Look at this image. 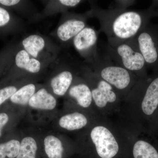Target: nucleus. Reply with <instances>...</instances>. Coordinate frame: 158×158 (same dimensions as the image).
Wrapping results in <instances>:
<instances>
[{"instance_id": "obj_16", "label": "nucleus", "mask_w": 158, "mask_h": 158, "mask_svg": "<svg viewBox=\"0 0 158 158\" xmlns=\"http://www.w3.org/2000/svg\"><path fill=\"white\" fill-rule=\"evenodd\" d=\"M44 149L49 158H62L63 148L59 138L53 135L47 136L44 140Z\"/></svg>"}, {"instance_id": "obj_7", "label": "nucleus", "mask_w": 158, "mask_h": 158, "mask_svg": "<svg viewBox=\"0 0 158 158\" xmlns=\"http://www.w3.org/2000/svg\"><path fill=\"white\" fill-rule=\"evenodd\" d=\"M98 33L95 29L86 27L74 38L72 44L86 62L96 58L99 54L97 49Z\"/></svg>"}, {"instance_id": "obj_15", "label": "nucleus", "mask_w": 158, "mask_h": 158, "mask_svg": "<svg viewBox=\"0 0 158 158\" xmlns=\"http://www.w3.org/2000/svg\"><path fill=\"white\" fill-rule=\"evenodd\" d=\"M132 158H158V152L148 142L140 140L133 146Z\"/></svg>"}, {"instance_id": "obj_22", "label": "nucleus", "mask_w": 158, "mask_h": 158, "mask_svg": "<svg viewBox=\"0 0 158 158\" xmlns=\"http://www.w3.org/2000/svg\"><path fill=\"white\" fill-rule=\"evenodd\" d=\"M9 120L8 115L6 113H0V137L2 135V130Z\"/></svg>"}, {"instance_id": "obj_1", "label": "nucleus", "mask_w": 158, "mask_h": 158, "mask_svg": "<svg viewBox=\"0 0 158 158\" xmlns=\"http://www.w3.org/2000/svg\"><path fill=\"white\" fill-rule=\"evenodd\" d=\"M90 5V10L85 13L88 18L98 20L100 31L106 34L107 39H132L149 23L151 18L156 15L152 7L143 11L116 7L104 9L93 2Z\"/></svg>"}, {"instance_id": "obj_20", "label": "nucleus", "mask_w": 158, "mask_h": 158, "mask_svg": "<svg viewBox=\"0 0 158 158\" xmlns=\"http://www.w3.org/2000/svg\"><path fill=\"white\" fill-rule=\"evenodd\" d=\"M17 88L15 86H11L0 89V106L16 92Z\"/></svg>"}, {"instance_id": "obj_18", "label": "nucleus", "mask_w": 158, "mask_h": 158, "mask_svg": "<svg viewBox=\"0 0 158 158\" xmlns=\"http://www.w3.org/2000/svg\"><path fill=\"white\" fill-rule=\"evenodd\" d=\"M37 146L34 138L27 137L22 140L16 158H36Z\"/></svg>"}, {"instance_id": "obj_19", "label": "nucleus", "mask_w": 158, "mask_h": 158, "mask_svg": "<svg viewBox=\"0 0 158 158\" xmlns=\"http://www.w3.org/2000/svg\"><path fill=\"white\" fill-rule=\"evenodd\" d=\"M20 143L16 140L0 144V158H16L19 152Z\"/></svg>"}, {"instance_id": "obj_12", "label": "nucleus", "mask_w": 158, "mask_h": 158, "mask_svg": "<svg viewBox=\"0 0 158 158\" xmlns=\"http://www.w3.org/2000/svg\"><path fill=\"white\" fill-rule=\"evenodd\" d=\"M29 106L35 109L52 110L56 106V98L45 88H41L34 93L28 103Z\"/></svg>"}, {"instance_id": "obj_3", "label": "nucleus", "mask_w": 158, "mask_h": 158, "mask_svg": "<svg viewBox=\"0 0 158 158\" xmlns=\"http://www.w3.org/2000/svg\"><path fill=\"white\" fill-rule=\"evenodd\" d=\"M101 78L109 83L117 91H128L137 76L114 63L107 56L99 55L86 64Z\"/></svg>"}, {"instance_id": "obj_10", "label": "nucleus", "mask_w": 158, "mask_h": 158, "mask_svg": "<svg viewBox=\"0 0 158 158\" xmlns=\"http://www.w3.org/2000/svg\"><path fill=\"white\" fill-rule=\"evenodd\" d=\"M141 109L144 114L152 115L158 106V75L148 85L141 102Z\"/></svg>"}, {"instance_id": "obj_9", "label": "nucleus", "mask_w": 158, "mask_h": 158, "mask_svg": "<svg viewBox=\"0 0 158 158\" xmlns=\"http://www.w3.org/2000/svg\"><path fill=\"white\" fill-rule=\"evenodd\" d=\"M15 62L18 69L31 74L41 72L50 65L31 56L22 48L15 55Z\"/></svg>"}, {"instance_id": "obj_21", "label": "nucleus", "mask_w": 158, "mask_h": 158, "mask_svg": "<svg viewBox=\"0 0 158 158\" xmlns=\"http://www.w3.org/2000/svg\"><path fill=\"white\" fill-rule=\"evenodd\" d=\"M11 19L10 14L6 9L0 7V27L6 25Z\"/></svg>"}, {"instance_id": "obj_6", "label": "nucleus", "mask_w": 158, "mask_h": 158, "mask_svg": "<svg viewBox=\"0 0 158 158\" xmlns=\"http://www.w3.org/2000/svg\"><path fill=\"white\" fill-rule=\"evenodd\" d=\"M88 18L86 13L64 12L59 25L52 34L56 37L62 44L69 45L72 44L74 38L86 27Z\"/></svg>"}, {"instance_id": "obj_23", "label": "nucleus", "mask_w": 158, "mask_h": 158, "mask_svg": "<svg viewBox=\"0 0 158 158\" xmlns=\"http://www.w3.org/2000/svg\"><path fill=\"white\" fill-rule=\"evenodd\" d=\"M135 2V1H116V3L117 6L116 7L127 9L128 7L133 5Z\"/></svg>"}, {"instance_id": "obj_5", "label": "nucleus", "mask_w": 158, "mask_h": 158, "mask_svg": "<svg viewBox=\"0 0 158 158\" xmlns=\"http://www.w3.org/2000/svg\"><path fill=\"white\" fill-rule=\"evenodd\" d=\"M21 46L31 56L50 65L56 60L59 51L47 37L37 34L25 37Z\"/></svg>"}, {"instance_id": "obj_14", "label": "nucleus", "mask_w": 158, "mask_h": 158, "mask_svg": "<svg viewBox=\"0 0 158 158\" xmlns=\"http://www.w3.org/2000/svg\"><path fill=\"white\" fill-rule=\"evenodd\" d=\"M81 0H59V1H50L46 5L43 14L40 15L48 16L52 15L62 12V13L67 11L68 9L73 8L81 3Z\"/></svg>"}, {"instance_id": "obj_17", "label": "nucleus", "mask_w": 158, "mask_h": 158, "mask_svg": "<svg viewBox=\"0 0 158 158\" xmlns=\"http://www.w3.org/2000/svg\"><path fill=\"white\" fill-rule=\"evenodd\" d=\"M36 86L34 84L24 85L11 97L10 100L16 104L26 105L36 92Z\"/></svg>"}, {"instance_id": "obj_24", "label": "nucleus", "mask_w": 158, "mask_h": 158, "mask_svg": "<svg viewBox=\"0 0 158 158\" xmlns=\"http://www.w3.org/2000/svg\"><path fill=\"white\" fill-rule=\"evenodd\" d=\"M20 2V0H0V4L3 6H13L17 5Z\"/></svg>"}, {"instance_id": "obj_4", "label": "nucleus", "mask_w": 158, "mask_h": 158, "mask_svg": "<svg viewBox=\"0 0 158 158\" xmlns=\"http://www.w3.org/2000/svg\"><path fill=\"white\" fill-rule=\"evenodd\" d=\"M134 38L147 68L158 71V27L148 23Z\"/></svg>"}, {"instance_id": "obj_8", "label": "nucleus", "mask_w": 158, "mask_h": 158, "mask_svg": "<svg viewBox=\"0 0 158 158\" xmlns=\"http://www.w3.org/2000/svg\"><path fill=\"white\" fill-rule=\"evenodd\" d=\"M78 67L69 64L60 66L59 71L51 80L50 85L54 94L60 96L65 95L71 87Z\"/></svg>"}, {"instance_id": "obj_2", "label": "nucleus", "mask_w": 158, "mask_h": 158, "mask_svg": "<svg viewBox=\"0 0 158 158\" xmlns=\"http://www.w3.org/2000/svg\"><path fill=\"white\" fill-rule=\"evenodd\" d=\"M107 56L114 63L134 74L137 77L145 76L146 63L135 39H107Z\"/></svg>"}, {"instance_id": "obj_11", "label": "nucleus", "mask_w": 158, "mask_h": 158, "mask_svg": "<svg viewBox=\"0 0 158 158\" xmlns=\"http://www.w3.org/2000/svg\"><path fill=\"white\" fill-rule=\"evenodd\" d=\"M68 94L83 108L89 107L93 101L90 86L84 82H80L71 86Z\"/></svg>"}, {"instance_id": "obj_13", "label": "nucleus", "mask_w": 158, "mask_h": 158, "mask_svg": "<svg viewBox=\"0 0 158 158\" xmlns=\"http://www.w3.org/2000/svg\"><path fill=\"white\" fill-rule=\"evenodd\" d=\"M88 123V119L82 113H75L63 116L59 120L61 127L68 131L81 129Z\"/></svg>"}]
</instances>
